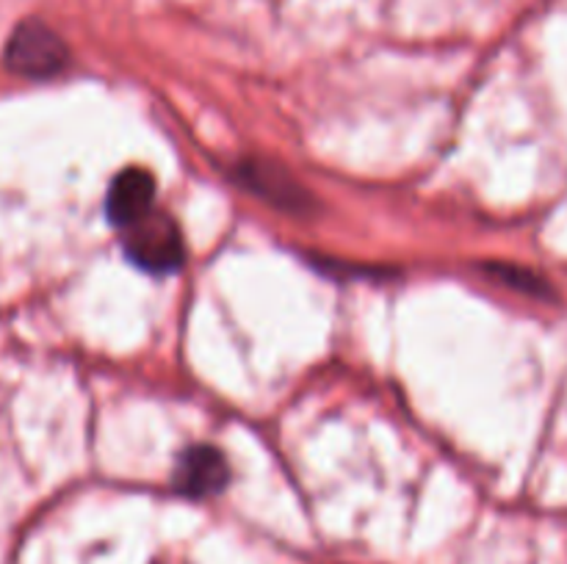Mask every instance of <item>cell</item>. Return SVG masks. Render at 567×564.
Returning <instances> with one entry per match:
<instances>
[{"label":"cell","mask_w":567,"mask_h":564,"mask_svg":"<svg viewBox=\"0 0 567 564\" xmlns=\"http://www.w3.org/2000/svg\"><path fill=\"white\" fill-rule=\"evenodd\" d=\"M3 59L6 66L20 77L44 81L70 64V48L42 20H22L6 42Z\"/></svg>","instance_id":"obj_1"},{"label":"cell","mask_w":567,"mask_h":564,"mask_svg":"<svg viewBox=\"0 0 567 564\" xmlns=\"http://www.w3.org/2000/svg\"><path fill=\"white\" fill-rule=\"evenodd\" d=\"M155 205V177L147 169H122L111 180L109 197H105V216L114 227L127 230L131 224L153 213Z\"/></svg>","instance_id":"obj_4"},{"label":"cell","mask_w":567,"mask_h":564,"mask_svg":"<svg viewBox=\"0 0 567 564\" xmlns=\"http://www.w3.org/2000/svg\"><path fill=\"white\" fill-rule=\"evenodd\" d=\"M125 254L133 265L150 274H169L186 258L181 227L166 213H147L125 230Z\"/></svg>","instance_id":"obj_2"},{"label":"cell","mask_w":567,"mask_h":564,"mask_svg":"<svg viewBox=\"0 0 567 564\" xmlns=\"http://www.w3.org/2000/svg\"><path fill=\"white\" fill-rule=\"evenodd\" d=\"M485 271L491 276H496L498 282L509 288H518V291L532 293V296H548V285L546 280H540L532 271L520 269V265H509V263H487Z\"/></svg>","instance_id":"obj_6"},{"label":"cell","mask_w":567,"mask_h":564,"mask_svg":"<svg viewBox=\"0 0 567 564\" xmlns=\"http://www.w3.org/2000/svg\"><path fill=\"white\" fill-rule=\"evenodd\" d=\"M230 481V464L214 446H192L177 457L172 487L186 498H210Z\"/></svg>","instance_id":"obj_3"},{"label":"cell","mask_w":567,"mask_h":564,"mask_svg":"<svg viewBox=\"0 0 567 564\" xmlns=\"http://www.w3.org/2000/svg\"><path fill=\"white\" fill-rule=\"evenodd\" d=\"M238 171H241V180L258 197L269 199L277 208L291 210V213H305L308 210L310 194L286 169H280V166L266 164V160H249Z\"/></svg>","instance_id":"obj_5"}]
</instances>
